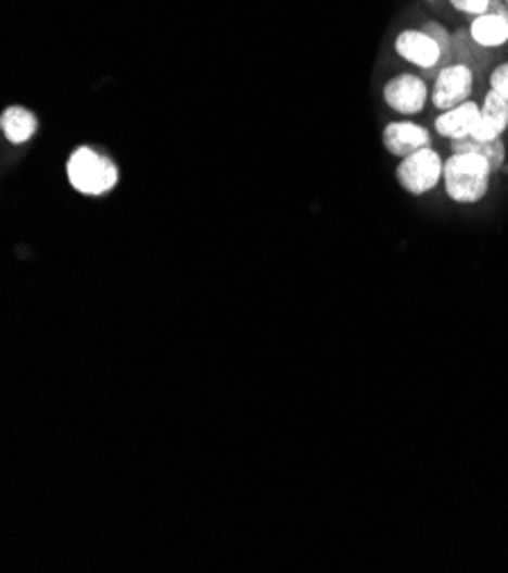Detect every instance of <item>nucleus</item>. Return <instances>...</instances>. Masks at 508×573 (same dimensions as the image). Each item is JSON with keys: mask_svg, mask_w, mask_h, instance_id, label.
Here are the masks:
<instances>
[{"mask_svg": "<svg viewBox=\"0 0 508 573\" xmlns=\"http://www.w3.org/2000/svg\"><path fill=\"white\" fill-rule=\"evenodd\" d=\"M64 174L68 186L82 197H105L119 186V167L107 153L94 147H78L66 158Z\"/></svg>", "mask_w": 508, "mask_h": 573, "instance_id": "1", "label": "nucleus"}, {"mask_svg": "<svg viewBox=\"0 0 508 573\" xmlns=\"http://www.w3.org/2000/svg\"><path fill=\"white\" fill-rule=\"evenodd\" d=\"M491 163L479 153H452L445 160V192L456 203H479L491 190Z\"/></svg>", "mask_w": 508, "mask_h": 573, "instance_id": "2", "label": "nucleus"}, {"mask_svg": "<svg viewBox=\"0 0 508 573\" xmlns=\"http://www.w3.org/2000/svg\"><path fill=\"white\" fill-rule=\"evenodd\" d=\"M443 170H445V163H443L441 153L427 147L418 153L402 158V163L397 167V180L408 195L422 197L441 186Z\"/></svg>", "mask_w": 508, "mask_h": 573, "instance_id": "3", "label": "nucleus"}, {"mask_svg": "<svg viewBox=\"0 0 508 573\" xmlns=\"http://www.w3.org/2000/svg\"><path fill=\"white\" fill-rule=\"evenodd\" d=\"M474 89V72L470 64L456 62L447 64L445 68L437 72L433 87H431V103L437 110H452L460 103L470 101V95Z\"/></svg>", "mask_w": 508, "mask_h": 573, "instance_id": "4", "label": "nucleus"}, {"mask_svg": "<svg viewBox=\"0 0 508 573\" xmlns=\"http://www.w3.org/2000/svg\"><path fill=\"white\" fill-rule=\"evenodd\" d=\"M383 99L390 110L412 117V114H420L424 110L427 101H431V91L420 76L399 74L385 83Z\"/></svg>", "mask_w": 508, "mask_h": 573, "instance_id": "5", "label": "nucleus"}, {"mask_svg": "<svg viewBox=\"0 0 508 573\" xmlns=\"http://www.w3.org/2000/svg\"><path fill=\"white\" fill-rule=\"evenodd\" d=\"M395 51L399 58H404L406 62H410L415 66L424 68V72H433V68L443 62V58H447L441 49V43H437L424 30L399 33L395 39Z\"/></svg>", "mask_w": 508, "mask_h": 573, "instance_id": "6", "label": "nucleus"}, {"mask_svg": "<svg viewBox=\"0 0 508 573\" xmlns=\"http://www.w3.org/2000/svg\"><path fill=\"white\" fill-rule=\"evenodd\" d=\"M383 147L392 155L406 158L431 147V133L412 122H392L383 130Z\"/></svg>", "mask_w": 508, "mask_h": 573, "instance_id": "7", "label": "nucleus"}, {"mask_svg": "<svg viewBox=\"0 0 508 573\" xmlns=\"http://www.w3.org/2000/svg\"><path fill=\"white\" fill-rule=\"evenodd\" d=\"M506 128H508V101L501 99L497 91L491 89L488 95L483 97L481 114H479V122L472 130V137L474 140H481V142L499 140Z\"/></svg>", "mask_w": 508, "mask_h": 573, "instance_id": "8", "label": "nucleus"}, {"mask_svg": "<svg viewBox=\"0 0 508 573\" xmlns=\"http://www.w3.org/2000/svg\"><path fill=\"white\" fill-rule=\"evenodd\" d=\"M481 114V105L474 101H466L452 110H445L441 117L435 120L433 128L437 135L447 137V140H460V137L472 135Z\"/></svg>", "mask_w": 508, "mask_h": 573, "instance_id": "9", "label": "nucleus"}, {"mask_svg": "<svg viewBox=\"0 0 508 573\" xmlns=\"http://www.w3.org/2000/svg\"><path fill=\"white\" fill-rule=\"evenodd\" d=\"M37 114L26 105H10L0 114V130H3V137L14 147L28 145L37 135Z\"/></svg>", "mask_w": 508, "mask_h": 573, "instance_id": "10", "label": "nucleus"}, {"mask_svg": "<svg viewBox=\"0 0 508 573\" xmlns=\"http://www.w3.org/2000/svg\"><path fill=\"white\" fill-rule=\"evenodd\" d=\"M470 35L481 49H499L508 43V18L495 12L474 16L470 23Z\"/></svg>", "mask_w": 508, "mask_h": 573, "instance_id": "11", "label": "nucleus"}, {"mask_svg": "<svg viewBox=\"0 0 508 573\" xmlns=\"http://www.w3.org/2000/svg\"><path fill=\"white\" fill-rule=\"evenodd\" d=\"M452 149H454V153H479V155H483L491 163L493 172H497L506 160V147L501 142V137L499 140L481 142V140H474L472 135H468V137H460V140H452Z\"/></svg>", "mask_w": 508, "mask_h": 573, "instance_id": "12", "label": "nucleus"}, {"mask_svg": "<svg viewBox=\"0 0 508 573\" xmlns=\"http://www.w3.org/2000/svg\"><path fill=\"white\" fill-rule=\"evenodd\" d=\"M449 3L458 12L470 14V16H481L491 10L493 0H449Z\"/></svg>", "mask_w": 508, "mask_h": 573, "instance_id": "13", "label": "nucleus"}, {"mask_svg": "<svg viewBox=\"0 0 508 573\" xmlns=\"http://www.w3.org/2000/svg\"><path fill=\"white\" fill-rule=\"evenodd\" d=\"M422 30L427 35H431L437 43H441V49H443L445 55L452 53V35H449V30L445 26H441V23H435V21H429Z\"/></svg>", "mask_w": 508, "mask_h": 573, "instance_id": "14", "label": "nucleus"}, {"mask_svg": "<svg viewBox=\"0 0 508 573\" xmlns=\"http://www.w3.org/2000/svg\"><path fill=\"white\" fill-rule=\"evenodd\" d=\"M491 89L497 91L501 99L508 101V62L493 68L491 74Z\"/></svg>", "mask_w": 508, "mask_h": 573, "instance_id": "15", "label": "nucleus"}, {"mask_svg": "<svg viewBox=\"0 0 508 573\" xmlns=\"http://www.w3.org/2000/svg\"><path fill=\"white\" fill-rule=\"evenodd\" d=\"M506 5H508V0H506Z\"/></svg>", "mask_w": 508, "mask_h": 573, "instance_id": "16", "label": "nucleus"}]
</instances>
